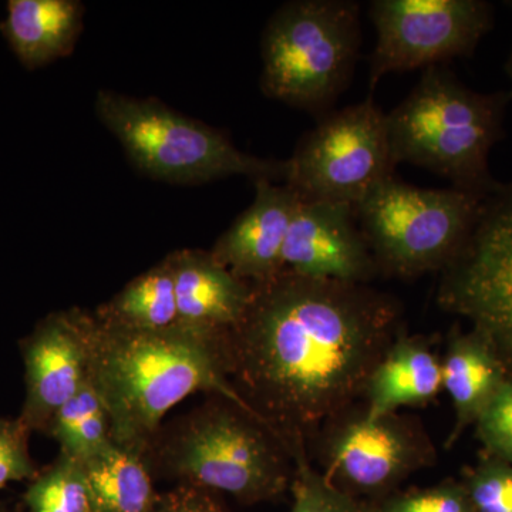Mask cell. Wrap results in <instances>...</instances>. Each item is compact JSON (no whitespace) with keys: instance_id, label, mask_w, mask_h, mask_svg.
I'll use <instances>...</instances> for the list:
<instances>
[{"instance_id":"obj_1","label":"cell","mask_w":512,"mask_h":512,"mask_svg":"<svg viewBox=\"0 0 512 512\" xmlns=\"http://www.w3.org/2000/svg\"><path fill=\"white\" fill-rule=\"evenodd\" d=\"M402 306L369 285L284 269L252 285L244 318L218 340L229 383L293 464L330 420L356 406L402 329Z\"/></svg>"},{"instance_id":"obj_2","label":"cell","mask_w":512,"mask_h":512,"mask_svg":"<svg viewBox=\"0 0 512 512\" xmlns=\"http://www.w3.org/2000/svg\"><path fill=\"white\" fill-rule=\"evenodd\" d=\"M87 339L90 380L120 446L146 454L167 413L198 392L249 412L225 375L215 340L178 325L157 332L119 328L94 312H87Z\"/></svg>"},{"instance_id":"obj_3","label":"cell","mask_w":512,"mask_h":512,"mask_svg":"<svg viewBox=\"0 0 512 512\" xmlns=\"http://www.w3.org/2000/svg\"><path fill=\"white\" fill-rule=\"evenodd\" d=\"M153 474L227 494L244 505L291 490L293 461L254 414L220 396L161 427L146 453Z\"/></svg>"},{"instance_id":"obj_4","label":"cell","mask_w":512,"mask_h":512,"mask_svg":"<svg viewBox=\"0 0 512 512\" xmlns=\"http://www.w3.org/2000/svg\"><path fill=\"white\" fill-rule=\"evenodd\" d=\"M511 99L512 92L470 89L446 66L424 70L409 96L386 113L394 161L485 197L498 184L488 160L504 136Z\"/></svg>"},{"instance_id":"obj_5","label":"cell","mask_w":512,"mask_h":512,"mask_svg":"<svg viewBox=\"0 0 512 512\" xmlns=\"http://www.w3.org/2000/svg\"><path fill=\"white\" fill-rule=\"evenodd\" d=\"M360 43L359 3H285L262 35V92L296 109L325 116L352 80Z\"/></svg>"},{"instance_id":"obj_6","label":"cell","mask_w":512,"mask_h":512,"mask_svg":"<svg viewBox=\"0 0 512 512\" xmlns=\"http://www.w3.org/2000/svg\"><path fill=\"white\" fill-rule=\"evenodd\" d=\"M97 117L141 173L171 184H204L229 177L284 181V161L244 153L217 128L161 101L100 90Z\"/></svg>"},{"instance_id":"obj_7","label":"cell","mask_w":512,"mask_h":512,"mask_svg":"<svg viewBox=\"0 0 512 512\" xmlns=\"http://www.w3.org/2000/svg\"><path fill=\"white\" fill-rule=\"evenodd\" d=\"M483 195L424 188L397 175L356 205V218L380 275L412 279L441 271L464 244Z\"/></svg>"},{"instance_id":"obj_8","label":"cell","mask_w":512,"mask_h":512,"mask_svg":"<svg viewBox=\"0 0 512 512\" xmlns=\"http://www.w3.org/2000/svg\"><path fill=\"white\" fill-rule=\"evenodd\" d=\"M386 113L372 94L325 114L284 161V184L302 200L356 207L373 188L396 175Z\"/></svg>"},{"instance_id":"obj_9","label":"cell","mask_w":512,"mask_h":512,"mask_svg":"<svg viewBox=\"0 0 512 512\" xmlns=\"http://www.w3.org/2000/svg\"><path fill=\"white\" fill-rule=\"evenodd\" d=\"M437 303L470 320L512 369V183L483 198L466 241L440 271Z\"/></svg>"},{"instance_id":"obj_10","label":"cell","mask_w":512,"mask_h":512,"mask_svg":"<svg viewBox=\"0 0 512 512\" xmlns=\"http://www.w3.org/2000/svg\"><path fill=\"white\" fill-rule=\"evenodd\" d=\"M316 441L323 477L370 504L397 493L403 481L436 461L420 421L399 413L369 419L363 407H350L330 420Z\"/></svg>"},{"instance_id":"obj_11","label":"cell","mask_w":512,"mask_h":512,"mask_svg":"<svg viewBox=\"0 0 512 512\" xmlns=\"http://www.w3.org/2000/svg\"><path fill=\"white\" fill-rule=\"evenodd\" d=\"M376 42L370 55V92L387 74L427 70L468 57L494 26L484 0H373Z\"/></svg>"},{"instance_id":"obj_12","label":"cell","mask_w":512,"mask_h":512,"mask_svg":"<svg viewBox=\"0 0 512 512\" xmlns=\"http://www.w3.org/2000/svg\"><path fill=\"white\" fill-rule=\"evenodd\" d=\"M26 397L20 423L46 433L55 414L90 382L87 312H56L23 340Z\"/></svg>"},{"instance_id":"obj_13","label":"cell","mask_w":512,"mask_h":512,"mask_svg":"<svg viewBox=\"0 0 512 512\" xmlns=\"http://www.w3.org/2000/svg\"><path fill=\"white\" fill-rule=\"evenodd\" d=\"M284 268L305 278L357 285L380 275L355 207L302 198L286 237Z\"/></svg>"},{"instance_id":"obj_14","label":"cell","mask_w":512,"mask_h":512,"mask_svg":"<svg viewBox=\"0 0 512 512\" xmlns=\"http://www.w3.org/2000/svg\"><path fill=\"white\" fill-rule=\"evenodd\" d=\"M298 192L271 180L255 181V198L221 235L211 254L241 281L261 285L284 271V248Z\"/></svg>"},{"instance_id":"obj_15","label":"cell","mask_w":512,"mask_h":512,"mask_svg":"<svg viewBox=\"0 0 512 512\" xmlns=\"http://www.w3.org/2000/svg\"><path fill=\"white\" fill-rule=\"evenodd\" d=\"M167 258L173 269L177 325L218 342L244 318L252 285L229 272L211 252L183 249Z\"/></svg>"},{"instance_id":"obj_16","label":"cell","mask_w":512,"mask_h":512,"mask_svg":"<svg viewBox=\"0 0 512 512\" xmlns=\"http://www.w3.org/2000/svg\"><path fill=\"white\" fill-rule=\"evenodd\" d=\"M441 389V360L429 340L402 332L370 375L363 410L369 419H377L429 403Z\"/></svg>"},{"instance_id":"obj_17","label":"cell","mask_w":512,"mask_h":512,"mask_svg":"<svg viewBox=\"0 0 512 512\" xmlns=\"http://www.w3.org/2000/svg\"><path fill=\"white\" fill-rule=\"evenodd\" d=\"M2 32L28 69L69 55L82 30L83 5L77 0H9Z\"/></svg>"},{"instance_id":"obj_18","label":"cell","mask_w":512,"mask_h":512,"mask_svg":"<svg viewBox=\"0 0 512 512\" xmlns=\"http://www.w3.org/2000/svg\"><path fill=\"white\" fill-rule=\"evenodd\" d=\"M507 377V367L478 333H450L446 355L441 360V386L456 413L448 444L456 443L461 431L476 423Z\"/></svg>"},{"instance_id":"obj_19","label":"cell","mask_w":512,"mask_h":512,"mask_svg":"<svg viewBox=\"0 0 512 512\" xmlns=\"http://www.w3.org/2000/svg\"><path fill=\"white\" fill-rule=\"evenodd\" d=\"M93 512H154L158 497L146 454L111 443L84 461Z\"/></svg>"},{"instance_id":"obj_20","label":"cell","mask_w":512,"mask_h":512,"mask_svg":"<svg viewBox=\"0 0 512 512\" xmlns=\"http://www.w3.org/2000/svg\"><path fill=\"white\" fill-rule=\"evenodd\" d=\"M94 313L104 322L124 329L157 332L177 326V298L168 258L128 282Z\"/></svg>"},{"instance_id":"obj_21","label":"cell","mask_w":512,"mask_h":512,"mask_svg":"<svg viewBox=\"0 0 512 512\" xmlns=\"http://www.w3.org/2000/svg\"><path fill=\"white\" fill-rule=\"evenodd\" d=\"M62 456L84 463L113 443L109 413L92 380L59 410L47 427Z\"/></svg>"},{"instance_id":"obj_22","label":"cell","mask_w":512,"mask_h":512,"mask_svg":"<svg viewBox=\"0 0 512 512\" xmlns=\"http://www.w3.org/2000/svg\"><path fill=\"white\" fill-rule=\"evenodd\" d=\"M30 512H93L83 464L59 454L26 491Z\"/></svg>"},{"instance_id":"obj_23","label":"cell","mask_w":512,"mask_h":512,"mask_svg":"<svg viewBox=\"0 0 512 512\" xmlns=\"http://www.w3.org/2000/svg\"><path fill=\"white\" fill-rule=\"evenodd\" d=\"M291 493V512H375L373 504L330 484L309 460L293 464Z\"/></svg>"},{"instance_id":"obj_24","label":"cell","mask_w":512,"mask_h":512,"mask_svg":"<svg viewBox=\"0 0 512 512\" xmlns=\"http://www.w3.org/2000/svg\"><path fill=\"white\" fill-rule=\"evenodd\" d=\"M373 507L375 512H476L464 484L454 481L424 490L397 491Z\"/></svg>"},{"instance_id":"obj_25","label":"cell","mask_w":512,"mask_h":512,"mask_svg":"<svg viewBox=\"0 0 512 512\" xmlns=\"http://www.w3.org/2000/svg\"><path fill=\"white\" fill-rule=\"evenodd\" d=\"M468 497L476 512H512V466L488 458L467 477Z\"/></svg>"},{"instance_id":"obj_26","label":"cell","mask_w":512,"mask_h":512,"mask_svg":"<svg viewBox=\"0 0 512 512\" xmlns=\"http://www.w3.org/2000/svg\"><path fill=\"white\" fill-rule=\"evenodd\" d=\"M477 434L491 457L512 466V376L491 397L476 420Z\"/></svg>"},{"instance_id":"obj_27","label":"cell","mask_w":512,"mask_h":512,"mask_svg":"<svg viewBox=\"0 0 512 512\" xmlns=\"http://www.w3.org/2000/svg\"><path fill=\"white\" fill-rule=\"evenodd\" d=\"M29 434L19 419H0V490L15 481L36 477L29 454Z\"/></svg>"},{"instance_id":"obj_28","label":"cell","mask_w":512,"mask_h":512,"mask_svg":"<svg viewBox=\"0 0 512 512\" xmlns=\"http://www.w3.org/2000/svg\"><path fill=\"white\" fill-rule=\"evenodd\" d=\"M154 512H229L222 503L220 494L194 487L177 484L173 490L160 494Z\"/></svg>"},{"instance_id":"obj_29","label":"cell","mask_w":512,"mask_h":512,"mask_svg":"<svg viewBox=\"0 0 512 512\" xmlns=\"http://www.w3.org/2000/svg\"><path fill=\"white\" fill-rule=\"evenodd\" d=\"M505 72H507L508 77H510L512 83V47L510 55H508L507 63H505ZM512 92V90H511Z\"/></svg>"},{"instance_id":"obj_30","label":"cell","mask_w":512,"mask_h":512,"mask_svg":"<svg viewBox=\"0 0 512 512\" xmlns=\"http://www.w3.org/2000/svg\"><path fill=\"white\" fill-rule=\"evenodd\" d=\"M507 5H510V8H512V2H507Z\"/></svg>"}]
</instances>
